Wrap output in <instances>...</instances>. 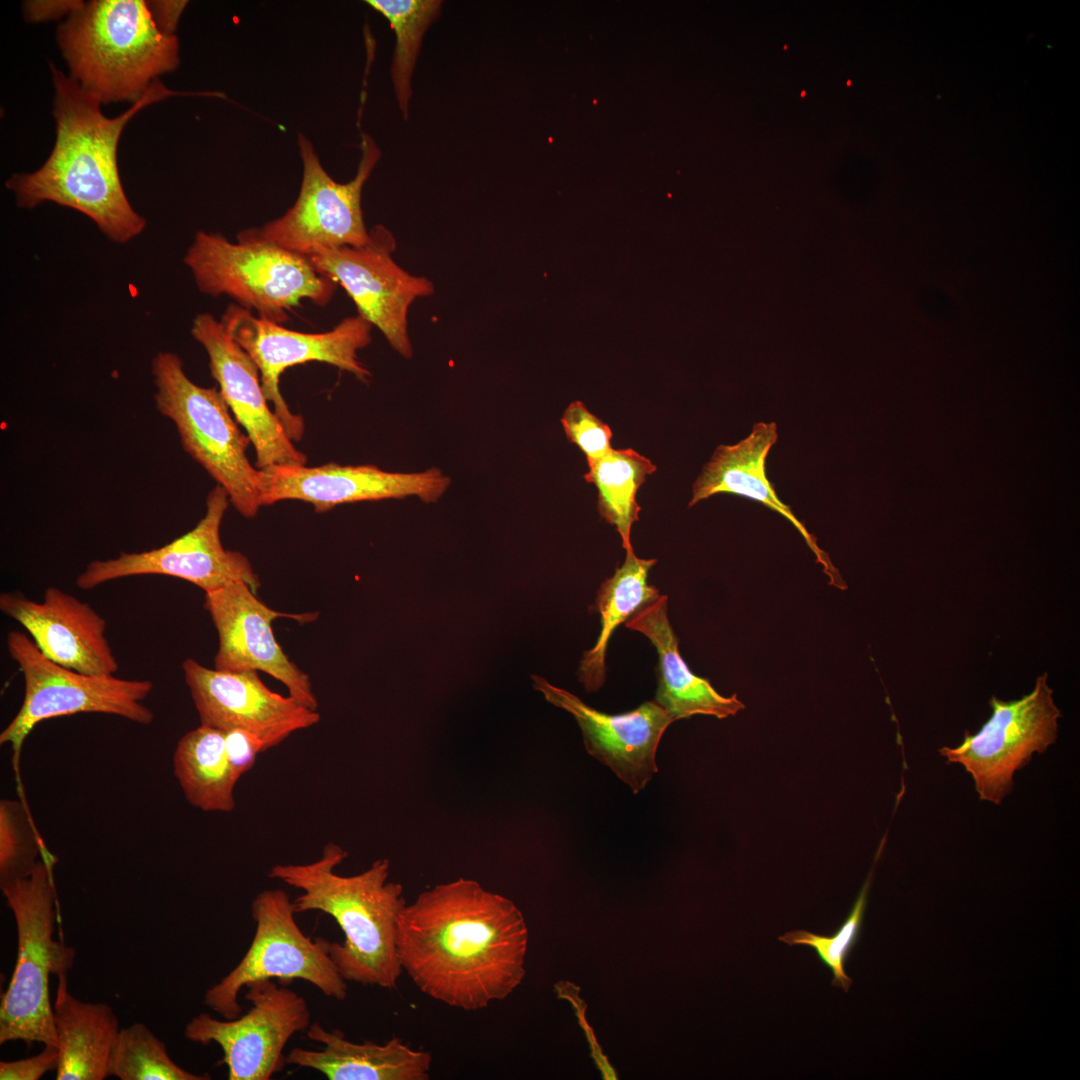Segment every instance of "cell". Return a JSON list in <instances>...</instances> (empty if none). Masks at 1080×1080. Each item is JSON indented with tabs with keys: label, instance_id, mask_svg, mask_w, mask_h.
<instances>
[{
	"label": "cell",
	"instance_id": "1",
	"mask_svg": "<svg viewBox=\"0 0 1080 1080\" xmlns=\"http://www.w3.org/2000/svg\"><path fill=\"white\" fill-rule=\"evenodd\" d=\"M528 930L510 899L460 877L422 891L397 924L401 967L418 989L476 1011L508 997L525 975Z\"/></svg>",
	"mask_w": 1080,
	"mask_h": 1080
},
{
	"label": "cell",
	"instance_id": "2",
	"mask_svg": "<svg viewBox=\"0 0 1080 1080\" xmlns=\"http://www.w3.org/2000/svg\"><path fill=\"white\" fill-rule=\"evenodd\" d=\"M54 86V147L31 173H14L5 182L21 208L53 202L86 215L111 241L124 244L146 220L130 204L119 175L117 147L127 123L144 107L174 95L216 96L218 92H180L159 79L124 113L109 118L101 103L70 76L50 64Z\"/></svg>",
	"mask_w": 1080,
	"mask_h": 1080
},
{
	"label": "cell",
	"instance_id": "3",
	"mask_svg": "<svg viewBox=\"0 0 1080 1080\" xmlns=\"http://www.w3.org/2000/svg\"><path fill=\"white\" fill-rule=\"evenodd\" d=\"M347 856L329 842L317 860L276 864L268 876L302 892L293 900L296 913L321 911L337 922L344 941L331 942L330 956L347 982L394 989L403 972L397 952L398 919L407 904L403 887L388 880L387 858L355 875L338 874Z\"/></svg>",
	"mask_w": 1080,
	"mask_h": 1080
},
{
	"label": "cell",
	"instance_id": "4",
	"mask_svg": "<svg viewBox=\"0 0 1080 1080\" xmlns=\"http://www.w3.org/2000/svg\"><path fill=\"white\" fill-rule=\"evenodd\" d=\"M69 76L101 104L137 102L179 63V42L162 33L142 0H93L58 25Z\"/></svg>",
	"mask_w": 1080,
	"mask_h": 1080
},
{
	"label": "cell",
	"instance_id": "5",
	"mask_svg": "<svg viewBox=\"0 0 1080 1080\" xmlns=\"http://www.w3.org/2000/svg\"><path fill=\"white\" fill-rule=\"evenodd\" d=\"M49 853L26 877L1 885L17 929V958L0 1006V1044L22 1040L58 1046L49 977L67 979L75 950L54 939L58 900Z\"/></svg>",
	"mask_w": 1080,
	"mask_h": 1080
},
{
	"label": "cell",
	"instance_id": "6",
	"mask_svg": "<svg viewBox=\"0 0 1080 1080\" xmlns=\"http://www.w3.org/2000/svg\"><path fill=\"white\" fill-rule=\"evenodd\" d=\"M237 240L196 233L183 262L201 293L227 295L276 324L287 321V311L302 299L319 306L332 299L338 284L319 274L305 256L263 239L255 228L241 231Z\"/></svg>",
	"mask_w": 1080,
	"mask_h": 1080
},
{
	"label": "cell",
	"instance_id": "7",
	"mask_svg": "<svg viewBox=\"0 0 1080 1080\" xmlns=\"http://www.w3.org/2000/svg\"><path fill=\"white\" fill-rule=\"evenodd\" d=\"M151 373L156 409L174 423L183 449L225 489L242 516L255 517L262 506L264 472L249 461L250 439L219 389L194 383L182 359L169 351L154 356Z\"/></svg>",
	"mask_w": 1080,
	"mask_h": 1080
},
{
	"label": "cell",
	"instance_id": "8",
	"mask_svg": "<svg viewBox=\"0 0 1080 1080\" xmlns=\"http://www.w3.org/2000/svg\"><path fill=\"white\" fill-rule=\"evenodd\" d=\"M7 649L24 678V698L14 718L0 733V744H9L17 764L22 745L42 721L80 713H103L140 725L154 720L143 701L153 690L150 680L123 679L114 675H89L48 659L27 634H7Z\"/></svg>",
	"mask_w": 1080,
	"mask_h": 1080
},
{
	"label": "cell",
	"instance_id": "9",
	"mask_svg": "<svg viewBox=\"0 0 1080 1080\" xmlns=\"http://www.w3.org/2000/svg\"><path fill=\"white\" fill-rule=\"evenodd\" d=\"M293 900L282 889H267L251 903L255 933L240 962L206 990L204 1004L224 1019L242 1014L239 993L256 980H304L338 1001L347 995V981L330 956L327 939L306 936L299 928Z\"/></svg>",
	"mask_w": 1080,
	"mask_h": 1080
},
{
	"label": "cell",
	"instance_id": "10",
	"mask_svg": "<svg viewBox=\"0 0 1080 1080\" xmlns=\"http://www.w3.org/2000/svg\"><path fill=\"white\" fill-rule=\"evenodd\" d=\"M221 324L249 354L260 372L264 395L282 422L288 436L299 441L304 421L294 414L283 398L279 382L289 367L310 361L324 362L367 382L371 372L362 364L358 351L371 343L372 325L359 314L347 317L323 333L289 330L236 304H230Z\"/></svg>",
	"mask_w": 1080,
	"mask_h": 1080
},
{
	"label": "cell",
	"instance_id": "11",
	"mask_svg": "<svg viewBox=\"0 0 1080 1080\" xmlns=\"http://www.w3.org/2000/svg\"><path fill=\"white\" fill-rule=\"evenodd\" d=\"M361 138L362 155L355 177L338 183L323 168L311 141L298 133L303 165L298 197L281 217L255 228L258 235L303 256L368 243L370 234L363 219L361 194L381 152L370 135L362 133Z\"/></svg>",
	"mask_w": 1080,
	"mask_h": 1080
},
{
	"label": "cell",
	"instance_id": "12",
	"mask_svg": "<svg viewBox=\"0 0 1080 1080\" xmlns=\"http://www.w3.org/2000/svg\"><path fill=\"white\" fill-rule=\"evenodd\" d=\"M1047 678V673L1039 676L1020 699L992 697V715L977 733L966 731L961 744L939 749L948 763H959L971 774L981 800L1000 804L1013 789L1014 773L1055 742L1061 712Z\"/></svg>",
	"mask_w": 1080,
	"mask_h": 1080
},
{
	"label": "cell",
	"instance_id": "13",
	"mask_svg": "<svg viewBox=\"0 0 1080 1080\" xmlns=\"http://www.w3.org/2000/svg\"><path fill=\"white\" fill-rule=\"evenodd\" d=\"M273 979L249 982L245 988L250 1009L234 1019H217L207 1012L193 1017L184 1037L196 1044L216 1043L229 1080H268L286 1063L284 1048L311 1025L305 998Z\"/></svg>",
	"mask_w": 1080,
	"mask_h": 1080
},
{
	"label": "cell",
	"instance_id": "14",
	"mask_svg": "<svg viewBox=\"0 0 1080 1080\" xmlns=\"http://www.w3.org/2000/svg\"><path fill=\"white\" fill-rule=\"evenodd\" d=\"M365 245L341 246L305 256L321 275L340 284L354 301L358 314L377 327L402 357H412L408 312L418 298L434 293L433 283L399 266L393 253L396 240L383 225L369 230Z\"/></svg>",
	"mask_w": 1080,
	"mask_h": 1080
},
{
	"label": "cell",
	"instance_id": "15",
	"mask_svg": "<svg viewBox=\"0 0 1080 1080\" xmlns=\"http://www.w3.org/2000/svg\"><path fill=\"white\" fill-rule=\"evenodd\" d=\"M229 504L227 492L217 485L207 495L205 515L193 529L159 548L92 560L76 578V585L89 590L121 578L164 575L188 581L205 593L236 581L247 583L256 592L260 581L247 557L225 549L221 541V524Z\"/></svg>",
	"mask_w": 1080,
	"mask_h": 1080
},
{
	"label": "cell",
	"instance_id": "16",
	"mask_svg": "<svg viewBox=\"0 0 1080 1080\" xmlns=\"http://www.w3.org/2000/svg\"><path fill=\"white\" fill-rule=\"evenodd\" d=\"M204 607L218 634L214 669L262 671L285 685L289 695L299 703L312 710L318 709L309 675L284 653L272 629V622L277 618L308 623L318 617L317 613L292 614L273 610L243 581L205 593Z\"/></svg>",
	"mask_w": 1080,
	"mask_h": 1080
},
{
	"label": "cell",
	"instance_id": "17",
	"mask_svg": "<svg viewBox=\"0 0 1080 1080\" xmlns=\"http://www.w3.org/2000/svg\"><path fill=\"white\" fill-rule=\"evenodd\" d=\"M182 669L201 724L222 731L245 730L266 750L320 720L317 710L268 688L257 671L224 672L192 658L184 660Z\"/></svg>",
	"mask_w": 1080,
	"mask_h": 1080
},
{
	"label": "cell",
	"instance_id": "18",
	"mask_svg": "<svg viewBox=\"0 0 1080 1080\" xmlns=\"http://www.w3.org/2000/svg\"><path fill=\"white\" fill-rule=\"evenodd\" d=\"M263 472L262 506L300 500L311 504L317 513L341 504L410 496L434 503L451 484V479L435 467L404 473L385 471L371 464L330 462L316 467L275 465Z\"/></svg>",
	"mask_w": 1080,
	"mask_h": 1080
},
{
	"label": "cell",
	"instance_id": "19",
	"mask_svg": "<svg viewBox=\"0 0 1080 1080\" xmlns=\"http://www.w3.org/2000/svg\"><path fill=\"white\" fill-rule=\"evenodd\" d=\"M191 334L205 349L211 376L255 449V467L264 470L275 465H305L306 455L296 449L270 409L259 369L249 354L209 313L194 318Z\"/></svg>",
	"mask_w": 1080,
	"mask_h": 1080
},
{
	"label": "cell",
	"instance_id": "20",
	"mask_svg": "<svg viewBox=\"0 0 1080 1080\" xmlns=\"http://www.w3.org/2000/svg\"><path fill=\"white\" fill-rule=\"evenodd\" d=\"M534 688L577 721L586 750L637 794L658 771L656 752L674 719L654 700L620 714L599 711L571 692L533 676Z\"/></svg>",
	"mask_w": 1080,
	"mask_h": 1080
},
{
	"label": "cell",
	"instance_id": "21",
	"mask_svg": "<svg viewBox=\"0 0 1080 1080\" xmlns=\"http://www.w3.org/2000/svg\"><path fill=\"white\" fill-rule=\"evenodd\" d=\"M0 610L29 633L51 661L89 675H114L119 664L105 636L106 622L88 603L56 587L41 601L2 592Z\"/></svg>",
	"mask_w": 1080,
	"mask_h": 1080
},
{
	"label": "cell",
	"instance_id": "22",
	"mask_svg": "<svg viewBox=\"0 0 1080 1080\" xmlns=\"http://www.w3.org/2000/svg\"><path fill=\"white\" fill-rule=\"evenodd\" d=\"M778 439L774 422H758L751 433L734 445H720L703 467L693 484L689 507L720 493H729L757 501L786 518L802 535L808 547L823 567L830 585L846 589L847 585L816 538L798 520L791 508L777 496L766 476V458Z\"/></svg>",
	"mask_w": 1080,
	"mask_h": 1080
},
{
	"label": "cell",
	"instance_id": "23",
	"mask_svg": "<svg viewBox=\"0 0 1080 1080\" xmlns=\"http://www.w3.org/2000/svg\"><path fill=\"white\" fill-rule=\"evenodd\" d=\"M667 604V596L661 595L625 623L627 628L646 636L657 652V688L653 700L674 721L693 715L722 719L737 714L745 708L737 695L722 696L708 679L695 675L684 661L679 639L668 619Z\"/></svg>",
	"mask_w": 1080,
	"mask_h": 1080
},
{
	"label": "cell",
	"instance_id": "24",
	"mask_svg": "<svg viewBox=\"0 0 1080 1080\" xmlns=\"http://www.w3.org/2000/svg\"><path fill=\"white\" fill-rule=\"evenodd\" d=\"M307 1037L322 1044L320 1050L293 1048L286 1063L316 1070L329 1080H427L432 1055L415 1050L400 1038L384 1044L356 1043L340 1030L329 1031L318 1021L305 1031Z\"/></svg>",
	"mask_w": 1080,
	"mask_h": 1080
},
{
	"label": "cell",
	"instance_id": "25",
	"mask_svg": "<svg viewBox=\"0 0 1080 1080\" xmlns=\"http://www.w3.org/2000/svg\"><path fill=\"white\" fill-rule=\"evenodd\" d=\"M53 1015L58 1038L57 1080H103L109 1077L119 1020L106 1003L81 1001L58 980Z\"/></svg>",
	"mask_w": 1080,
	"mask_h": 1080
},
{
	"label": "cell",
	"instance_id": "26",
	"mask_svg": "<svg viewBox=\"0 0 1080 1080\" xmlns=\"http://www.w3.org/2000/svg\"><path fill=\"white\" fill-rule=\"evenodd\" d=\"M656 559L638 558L633 548L625 550V560L600 585L593 611L600 616V633L595 645L584 651L578 677L588 692L598 691L606 677L605 657L612 634L645 606L657 600L659 590L648 582Z\"/></svg>",
	"mask_w": 1080,
	"mask_h": 1080
},
{
	"label": "cell",
	"instance_id": "27",
	"mask_svg": "<svg viewBox=\"0 0 1080 1080\" xmlns=\"http://www.w3.org/2000/svg\"><path fill=\"white\" fill-rule=\"evenodd\" d=\"M173 773L189 804L205 812L228 813L235 808L238 782L225 750V732L200 724L177 742Z\"/></svg>",
	"mask_w": 1080,
	"mask_h": 1080
},
{
	"label": "cell",
	"instance_id": "28",
	"mask_svg": "<svg viewBox=\"0 0 1080 1080\" xmlns=\"http://www.w3.org/2000/svg\"><path fill=\"white\" fill-rule=\"evenodd\" d=\"M584 479L598 490L597 507L602 519L618 532L624 550L633 548L631 529L639 520L636 494L646 477L656 471L652 461L631 448H612L588 463Z\"/></svg>",
	"mask_w": 1080,
	"mask_h": 1080
},
{
	"label": "cell",
	"instance_id": "29",
	"mask_svg": "<svg viewBox=\"0 0 1080 1080\" xmlns=\"http://www.w3.org/2000/svg\"><path fill=\"white\" fill-rule=\"evenodd\" d=\"M366 3L381 13L396 35L391 78L398 105L405 119L409 114L411 77L428 27L440 14L438 0H368Z\"/></svg>",
	"mask_w": 1080,
	"mask_h": 1080
},
{
	"label": "cell",
	"instance_id": "30",
	"mask_svg": "<svg viewBox=\"0 0 1080 1080\" xmlns=\"http://www.w3.org/2000/svg\"><path fill=\"white\" fill-rule=\"evenodd\" d=\"M109 1076L121 1080H208L177 1065L166 1045L142 1023L121 1028L114 1043Z\"/></svg>",
	"mask_w": 1080,
	"mask_h": 1080
},
{
	"label": "cell",
	"instance_id": "31",
	"mask_svg": "<svg viewBox=\"0 0 1080 1080\" xmlns=\"http://www.w3.org/2000/svg\"><path fill=\"white\" fill-rule=\"evenodd\" d=\"M51 853L20 800L0 802V886L28 876Z\"/></svg>",
	"mask_w": 1080,
	"mask_h": 1080
},
{
	"label": "cell",
	"instance_id": "32",
	"mask_svg": "<svg viewBox=\"0 0 1080 1080\" xmlns=\"http://www.w3.org/2000/svg\"><path fill=\"white\" fill-rule=\"evenodd\" d=\"M874 867L859 893L851 912L833 936H821L806 930H795L779 936V941L793 945L812 947L832 974V985L849 991L853 980L845 972V963L855 947L862 929L864 913Z\"/></svg>",
	"mask_w": 1080,
	"mask_h": 1080
},
{
	"label": "cell",
	"instance_id": "33",
	"mask_svg": "<svg viewBox=\"0 0 1080 1080\" xmlns=\"http://www.w3.org/2000/svg\"><path fill=\"white\" fill-rule=\"evenodd\" d=\"M561 424L567 439L585 454L588 463L598 460L612 449L610 427L581 401H574L565 409Z\"/></svg>",
	"mask_w": 1080,
	"mask_h": 1080
},
{
	"label": "cell",
	"instance_id": "34",
	"mask_svg": "<svg viewBox=\"0 0 1080 1080\" xmlns=\"http://www.w3.org/2000/svg\"><path fill=\"white\" fill-rule=\"evenodd\" d=\"M225 732V750L232 772L237 780L255 764L258 754L266 750L264 743L255 735L241 729Z\"/></svg>",
	"mask_w": 1080,
	"mask_h": 1080
},
{
	"label": "cell",
	"instance_id": "35",
	"mask_svg": "<svg viewBox=\"0 0 1080 1080\" xmlns=\"http://www.w3.org/2000/svg\"><path fill=\"white\" fill-rule=\"evenodd\" d=\"M44 1050L32 1057L0 1062L1 1080H38L45 1073L56 1070L58 1064V1048L54 1045H44Z\"/></svg>",
	"mask_w": 1080,
	"mask_h": 1080
},
{
	"label": "cell",
	"instance_id": "36",
	"mask_svg": "<svg viewBox=\"0 0 1080 1080\" xmlns=\"http://www.w3.org/2000/svg\"><path fill=\"white\" fill-rule=\"evenodd\" d=\"M83 4L81 0H33L25 1L22 9L27 22L40 23L67 18Z\"/></svg>",
	"mask_w": 1080,
	"mask_h": 1080
},
{
	"label": "cell",
	"instance_id": "37",
	"mask_svg": "<svg viewBox=\"0 0 1080 1080\" xmlns=\"http://www.w3.org/2000/svg\"><path fill=\"white\" fill-rule=\"evenodd\" d=\"M187 3V1L172 0L146 1L153 22L166 35H175L174 32Z\"/></svg>",
	"mask_w": 1080,
	"mask_h": 1080
}]
</instances>
